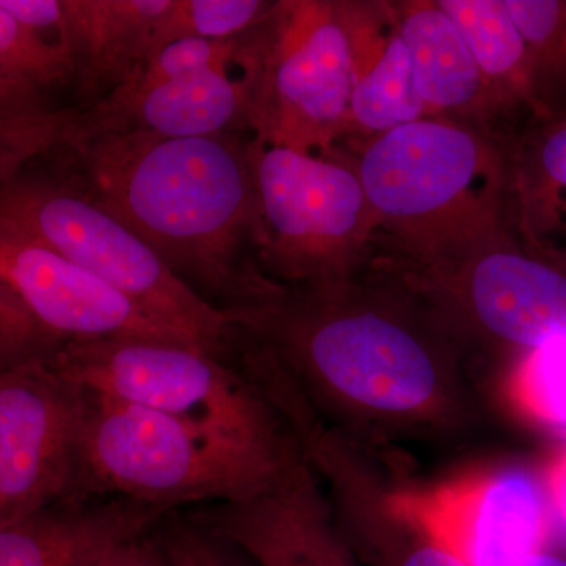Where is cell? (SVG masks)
I'll list each match as a JSON object with an SVG mask.
<instances>
[{
	"mask_svg": "<svg viewBox=\"0 0 566 566\" xmlns=\"http://www.w3.org/2000/svg\"><path fill=\"white\" fill-rule=\"evenodd\" d=\"M253 142L264 275L296 289L346 282L378 230L357 169L327 153Z\"/></svg>",
	"mask_w": 566,
	"mask_h": 566,
	"instance_id": "ba28073f",
	"label": "cell"
},
{
	"mask_svg": "<svg viewBox=\"0 0 566 566\" xmlns=\"http://www.w3.org/2000/svg\"><path fill=\"white\" fill-rule=\"evenodd\" d=\"M170 0H61L55 41L73 66L76 106H95L132 76Z\"/></svg>",
	"mask_w": 566,
	"mask_h": 566,
	"instance_id": "9a60e30c",
	"label": "cell"
},
{
	"mask_svg": "<svg viewBox=\"0 0 566 566\" xmlns=\"http://www.w3.org/2000/svg\"><path fill=\"white\" fill-rule=\"evenodd\" d=\"M73 88V66L61 43L25 28L0 7V106L7 114L55 109L51 93Z\"/></svg>",
	"mask_w": 566,
	"mask_h": 566,
	"instance_id": "44dd1931",
	"label": "cell"
},
{
	"mask_svg": "<svg viewBox=\"0 0 566 566\" xmlns=\"http://www.w3.org/2000/svg\"><path fill=\"white\" fill-rule=\"evenodd\" d=\"M398 523V531H378L365 538L364 553L375 566H468L401 521Z\"/></svg>",
	"mask_w": 566,
	"mask_h": 566,
	"instance_id": "83f0119b",
	"label": "cell"
},
{
	"mask_svg": "<svg viewBox=\"0 0 566 566\" xmlns=\"http://www.w3.org/2000/svg\"><path fill=\"white\" fill-rule=\"evenodd\" d=\"M238 315L240 331L346 405L417 415L441 394V360L427 335L392 308L352 300L346 282L283 290Z\"/></svg>",
	"mask_w": 566,
	"mask_h": 566,
	"instance_id": "7a4b0ae2",
	"label": "cell"
},
{
	"mask_svg": "<svg viewBox=\"0 0 566 566\" xmlns=\"http://www.w3.org/2000/svg\"><path fill=\"white\" fill-rule=\"evenodd\" d=\"M424 270L501 344L528 353L566 340V262L524 240L510 216Z\"/></svg>",
	"mask_w": 566,
	"mask_h": 566,
	"instance_id": "30bf717a",
	"label": "cell"
},
{
	"mask_svg": "<svg viewBox=\"0 0 566 566\" xmlns=\"http://www.w3.org/2000/svg\"><path fill=\"white\" fill-rule=\"evenodd\" d=\"M395 520L468 566H521L543 553L546 494L520 469L461 476L389 501Z\"/></svg>",
	"mask_w": 566,
	"mask_h": 566,
	"instance_id": "8fae6325",
	"label": "cell"
},
{
	"mask_svg": "<svg viewBox=\"0 0 566 566\" xmlns=\"http://www.w3.org/2000/svg\"><path fill=\"white\" fill-rule=\"evenodd\" d=\"M84 412L51 360L0 368V526L81 494Z\"/></svg>",
	"mask_w": 566,
	"mask_h": 566,
	"instance_id": "9c48e42d",
	"label": "cell"
},
{
	"mask_svg": "<svg viewBox=\"0 0 566 566\" xmlns=\"http://www.w3.org/2000/svg\"><path fill=\"white\" fill-rule=\"evenodd\" d=\"M161 510L120 501L44 510L0 526V566H77L104 547L136 538Z\"/></svg>",
	"mask_w": 566,
	"mask_h": 566,
	"instance_id": "e0dca14e",
	"label": "cell"
},
{
	"mask_svg": "<svg viewBox=\"0 0 566 566\" xmlns=\"http://www.w3.org/2000/svg\"><path fill=\"white\" fill-rule=\"evenodd\" d=\"M546 488L551 502L566 527V449L547 468Z\"/></svg>",
	"mask_w": 566,
	"mask_h": 566,
	"instance_id": "4dcf8cb0",
	"label": "cell"
},
{
	"mask_svg": "<svg viewBox=\"0 0 566 566\" xmlns=\"http://www.w3.org/2000/svg\"><path fill=\"white\" fill-rule=\"evenodd\" d=\"M85 394L81 494L107 493L167 510L262 493L294 453L260 452L182 420Z\"/></svg>",
	"mask_w": 566,
	"mask_h": 566,
	"instance_id": "277c9868",
	"label": "cell"
},
{
	"mask_svg": "<svg viewBox=\"0 0 566 566\" xmlns=\"http://www.w3.org/2000/svg\"><path fill=\"white\" fill-rule=\"evenodd\" d=\"M395 29L408 48L417 95L428 117L499 115L474 55L438 2L406 7Z\"/></svg>",
	"mask_w": 566,
	"mask_h": 566,
	"instance_id": "2e32d148",
	"label": "cell"
},
{
	"mask_svg": "<svg viewBox=\"0 0 566 566\" xmlns=\"http://www.w3.org/2000/svg\"><path fill=\"white\" fill-rule=\"evenodd\" d=\"M161 549L175 566H237L226 557L214 536L197 526L169 528Z\"/></svg>",
	"mask_w": 566,
	"mask_h": 566,
	"instance_id": "f1b7e54d",
	"label": "cell"
},
{
	"mask_svg": "<svg viewBox=\"0 0 566 566\" xmlns=\"http://www.w3.org/2000/svg\"><path fill=\"white\" fill-rule=\"evenodd\" d=\"M255 142L80 133L41 161L120 219L207 303L238 312L283 286L260 266Z\"/></svg>",
	"mask_w": 566,
	"mask_h": 566,
	"instance_id": "6da1fadb",
	"label": "cell"
},
{
	"mask_svg": "<svg viewBox=\"0 0 566 566\" xmlns=\"http://www.w3.org/2000/svg\"><path fill=\"white\" fill-rule=\"evenodd\" d=\"M161 547L142 542L139 536L104 547L77 566H161Z\"/></svg>",
	"mask_w": 566,
	"mask_h": 566,
	"instance_id": "f546056e",
	"label": "cell"
},
{
	"mask_svg": "<svg viewBox=\"0 0 566 566\" xmlns=\"http://www.w3.org/2000/svg\"><path fill=\"white\" fill-rule=\"evenodd\" d=\"M353 28L352 7L277 2L249 35L240 70L252 81L253 139L324 155L348 132L357 71L371 50Z\"/></svg>",
	"mask_w": 566,
	"mask_h": 566,
	"instance_id": "8992f818",
	"label": "cell"
},
{
	"mask_svg": "<svg viewBox=\"0 0 566 566\" xmlns=\"http://www.w3.org/2000/svg\"><path fill=\"white\" fill-rule=\"evenodd\" d=\"M0 281L11 286L36 319L63 344L102 338L189 344L106 282L3 227Z\"/></svg>",
	"mask_w": 566,
	"mask_h": 566,
	"instance_id": "7c38bea8",
	"label": "cell"
},
{
	"mask_svg": "<svg viewBox=\"0 0 566 566\" xmlns=\"http://www.w3.org/2000/svg\"><path fill=\"white\" fill-rule=\"evenodd\" d=\"M0 115H11V114H7V112H6V111H3V107H2V106H0Z\"/></svg>",
	"mask_w": 566,
	"mask_h": 566,
	"instance_id": "836d02e7",
	"label": "cell"
},
{
	"mask_svg": "<svg viewBox=\"0 0 566 566\" xmlns=\"http://www.w3.org/2000/svg\"><path fill=\"white\" fill-rule=\"evenodd\" d=\"M252 81L241 71H205L126 99H102L84 112L80 133H142L211 137L249 128Z\"/></svg>",
	"mask_w": 566,
	"mask_h": 566,
	"instance_id": "5bb4252c",
	"label": "cell"
},
{
	"mask_svg": "<svg viewBox=\"0 0 566 566\" xmlns=\"http://www.w3.org/2000/svg\"><path fill=\"white\" fill-rule=\"evenodd\" d=\"M428 117L417 95L408 48L397 29L360 63L349 102L348 132L379 136Z\"/></svg>",
	"mask_w": 566,
	"mask_h": 566,
	"instance_id": "ffe728a7",
	"label": "cell"
},
{
	"mask_svg": "<svg viewBox=\"0 0 566 566\" xmlns=\"http://www.w3.org/2000/svg\"><path fill=\"white\" fill-rule=\"evenodd\" d=\"M521 566H566V558L553 556V554H547L543 551V553L528 558L526 564Z\"/></svg>",
	"mask_w": 566,
	"mask_h": 566,
	"instance_id": "1f68e13d",
	"label": "cell"
},
{
	"mask_svg": "<svg viewBox=\"0 0 566 566\" xmlns=\"http://www.w3.org/2000/svg\"><path fill=\"white\" fill-rule=\"evenodd\" d=\"M526 43L535 120L566 117V2L504 0Z\"/></svg>",
	"mask_w": 566,
	"mask_h": 566,
	"instance_id": "7402d4cb",
	"label": "cell"
},
{
	"mask_svg": "<svg viewBox=\"0 0 566 566\" xmlns=\"http://www.w3.org/2000/svg\"><path fill=\"white\" fill-rule=\"evenodd\" d=\"M163 551V549H161ZM161 566H175L172 564V562L169 560V557L166 556V554H164V551H163V562H161Z\"/></svg>",
	"mask_w": 566,
	"mask_h": 566,
	"instance_id": "d6a6232c",
	"label": "cell"
},
{
	"mask_svg": "<svg viewBox=\"0 0 566 566\" xmlns=\"http://www.w3.org/2000/svg\"><path fill=\"white\" fill-rule=\"evenodd\" d=\"M510 395L536 422L566 433V340L524 354L510 381Z\"/></svg>",
	"mask_w": 566,
	"mask_h": 566,
	"instance_id": "484cf974",
	"label": "cell"
},
{
	"mask_svg": "<svg viewBox=\"0 0 566 566\" xmlns=\"http://www.w3.org/2000/svg\"><path fill=\"white\" fill-rule=\"evenodd\" d=\"M356 169L378 229L422 264L509 218L505 151L461 123L424 117L371 137Z\"/></svg>",
	"mask_w": 566,
	"mask_h": 566,
	"instance_id": "3957f363",
	"label": "cell"
},
{
	"mask_svg": "<svg viewBox=\"0 0 566 566\" xmlns=\"http://www.w3.org/2000/svg\"><path fill=\"white\" fill-rule=\"evenodd\" d=\"M193 523L260 566H360L335 534L311 472L297 457L262 493L212 505L196 513Z\"/></svg>",
	"mask_w": 566,
	"mask_h": 566,
	"instance_id": "4fadbf2b",
	"label": "cell"
},
{
	"mask_svg": "<svg viewBox=\"0 0 566 566\" xmlns=\"http://www.w3.org/2000/svg\"><path fill=\"white\" fill-rule=\"evenodd\" d=\"M85 107H55L31 114L0 115V181L65 144L80 132Z\"/></svg>",
	"mask_w": 566,
	"mask_h": 566,
	"instance_id": "d4e9b609",
	"label": "cell"
},
{
	"mask_svg": "<svg viewBox=\"0 0 566 566\" xmlns=\"http://www.w3.org/2000/svg\"><path fill=\"white\" fill-rule=\"evenodd\" d=\"M52 367L84 392L140 406L260 452H292L270 409L219 354L185 342H69Z\"/></svg>",
	"mask_w": 566,
	"mask_h": 566,
	"instance_id": "52a82bcc",
	"label": "cell"
},
{
	"mask_svg": "<svg viewBox=\"0 0 566 566\" xmlns=\"http://www.w3.org/2000/svg\"><path fill=\"white\" fill-rule=\"evenodd\" d=\"M249 33L229 40L185 39L166 44L148 54L125 84L104 99H126L167 82L205 71H232L233 66L240 69Z\"/></svg>",
	"mask_w": 566,
	"mask_h": 566,
	"instance_id": "cb8c5ba5",
	"label": "cell"
},
{
	"mask_svg": "<svg viewBox=\"0 0 566 566\" xmlns=\"http://www.w3.org/2000/svg\"><path fill=\"white\" fill-rule=\"evenodd\" d=\"M65 345L29 311L11 286L0 281V368L50 363Z\"/></svg>",
	"mask_w": 566,
	"mask_h": 566,
	"instance_id": "4316f807",
	"label": "cell"
},
{
	"mask_svg": "<svg viewBox=\"0 0 566 566\" xmlns=\"http://www.w3.org/2000/svg\"><path fill=\"white\" fill-rule=\"evenodd\" d=\"M505 161L513 226L539 251L566 262V117L531 122Z\"/></svg>",
	"mask_w": 566,
	"mask_h": 566,
	"instance_id": "ac0fdd59",
	"label": "cell"
},
{
	"mask_svg": "<svg viewBox=\"0 0 566 566\" xmlns=\"http://www.w3.org/2000/svg\"><path fill=\"white\" fill-rule=\"evenodd\" d=\"M275 3L262 0H170L169 9L164 11L153 29L148 54L178 40L243 36L270 20Z\"/></svg>",
	"mask_w": 566,
	"mask_h": 566,
	"instance_id": "603a6c76",
	"label": "cell"
},
{
	"mask_svg": "<svg viewBox=\"0 0 566 566\" xmlns=\"http://www.w3.org/2000/svg\"><path fill=\"white\" fill-rule=\"evenodd\" d=\"M482 71L499 115L526 112L535 120L526 43L504 0H438Z\"/></svg>",
	"mask_w": 566,
	"mask_h": 566,
	"instance_id": "d6986e66",
	"label": "cell"
},
{
	"mask_svg": "<svg viewBox=\"0 0 566 566\" xmlns=\"http://www.w3.org/2000/svg\"><path fill=\"white\" fill-rule=\"evenodd\" d=\"M0 227L65 256L189 344L223 356L233 342V312L207 303L120 219L41 159L0 181Z\"/></svg>",
	"mask_w": 566,
	"mask_h": 566,
	"instance_id": "5b68a950",
	"label": "cell"
}]
</instances>
